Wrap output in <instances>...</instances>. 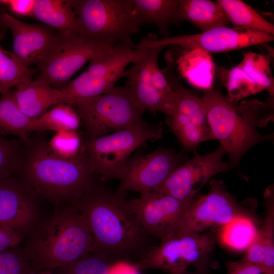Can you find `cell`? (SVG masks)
I'll list each match as a JSON object with an SVG mask.
<instances>
[{"label": "cell", "instance_id": "1", "mask_svg": "<svg viewBox=\"0 0 274 274\" xmlns=\"http://www.w3.org/2000/svg\"><path fill=\"white\" fill-rule=\"evenodd\" d=\"M23 144L19 170L23 182L56 206L71 204L100 184L83 145L77 155L65 158L55 154L42 136H29Z\"/></svg>", "mask_w": 274, "mask_h": 274}, {"label": "cell", "instance_id": "2", "mask_svg": "<svg viewBox=\"0 0 274 274\" xmlns=\"http://www.w3.org/2000/svg\"><path fill=\"white\" fill-rule=\"evenodd\" d=\"M127 201L126 197L100 183L71 203L88 224L93 238L92 253H104L116 260L131 262L130 259H137L136 262L150 248L148 235Z\"/></svg>", "mask_w": 274, "mask_h": 274}, {"label": "cell", "instance_id": "3", "mask_svg": "<svg viewBox=\"0 0 274 274\" xmlns=\"http://www.w3.org/2000/svg\"><path fill=\"white\" fill-rule=\"evenodd\" d=\"M93 238L88 224L70 204L39 224L25 243L23 256L35 271L64 266L91 253Z\"/></svg>", "mask_w": 274, "mask_h": 274}, {"label": "cell", "instance_id": "4", "mask_svg": "<svg viewBox=\"0 0 274 274\" xmlns=\"http://www.w3.org/2000/svg\"><path fill=\"white\" fill-rule=\"evenodd\" d=\"M203 91L201 99L206 116L215 140L228 155L229 169L238 168L242 157L254 146L273 141V133H260L238 104L230 101L218 88Z\"/></svg>", "mask_w": 274, "mask_h": 274}, {"label": "cell", "instance_id": "5", "mask_svg": "<svg viewBox=\"0 0 274 274\" xmlns=\"http://www.w3.org/2000/svg\"><path fill=\"white\" fill-rule=\"evenodd\" d=\"M80 26L79 37L114 45H134L141 25L131 0H70Z\"/></svg>", "mask_w": 274, "mask_h": 274}, {"label": "cell", "instance_id": "6", "mask_svg": "<svg viewBox=\"0 0 274 274\" xmlns=\"http://www.w3.org/2000/svg\"><path fill=\"white\" fill-rule=\"evenodd\" d=\"M69 105L84 124L86 138L147 123L143 118L145 111L135 101L126 85L116 86L107 93L77 100Z\"/></svg>", "mask_w": 274, "mask_h": 274}, {"label": "cell", "instance_id": "7", "mask_svg": "<svg viewBox=\"0 0 274 274\" xmlns=\"http://www.w3.org/2000/svg\"><path fill=\"white\" fill-rule=\"evenodd\" d=\"M161 124L148 123L93 138L83 145L89 162L101 180H119L131 154L148 141L162 138Z\"/></svg>", "mask_w": 274, "mask_h": 274}, {"label": "cell", "instance_id": "8", "mask_svg": "<svg viewBox=\"0 0 274 274\" xmlns=\"http://www.w3.org/2000/svg\"><path fill=\"white\" fill-rule=\"evenodd\" d=\"M216 230L202 233L176 234L150 247L134 264L141 270L158 269L179 274L190 266L209 270L211 254L217 238Z\"/></svg>", "mask_w": 274, "mask_h": 274}, {"label": "cell", "instance_id": "9", "mask_svg": "<svg viewBox=\"0 0 274 274\" xmlns=\"http://www.w3.org/2000/svg\"><path fill=\"white\" fill-rule=\"evenodd\" d=\"M239 219L259 223L255 214L239 203L222 181L212 179L208 192L195 195L189 203L180 220L176 234L216 230Z\"/></svg>", "mask_w": 274, "mask_h": 274}, {"label": "cell", "instance_id": "10", "mask_svg": "<svg viewBox=\"0 0 274 274\" xmlns=\"http://www.w3.org/2000/svg\"><path fill=\"white\" fill-rule=\"evenodd\" d=\"M141 48L121 45L108 47L90 61L86 71L63 89L61 103L73 102L107 93L122 78L126 66L141 55Z\"/></svg>", "mask_w": 274, "mask_h": 274}, {"label": "cell", "instance_id": "11", "mask_svg": "<svg viewBox=\"0 0 274 274\" xmlns=\"http://www.w3.org/2000/svg\"><path fill=\"white\" fill-rule=\"evenodd\" d=\"M113 45H115L98 40H84L72 33L57 32L37 65L39 73L36 80L63 89L87 62Z\"/></svg>", "mask_w": 274, "mask_h": 274}, {"label": "cell", "instance_id": "12", "mask_svg": "<svg viewBox=\"0 0 274 274\" xmlns=\"http://www.w3.org/2000/svg\"><path fill=\"white\" fill-rule=\"evenodd\" d=\"M164 48H141V55L131 67L126 68L122 78L127 79L126 85L145 111L153 113L159 111L168 116L176 93L158 64V56Z\"/></svg>", "mask_w": 274, "mask_h": 274}, {"label": "cell", "instance_id": "13", "mask_svg": "<svg viewBox=\"0 0 274 274\" xmlns=\"http://www.w3.org/2000/svg\"><path fill=\"white\" fill-rule=\"evenodd\" d=\"M273 36L249 28L220 27L199 33L158 39L149 35L135 48L178 45L184 49L199 48L210 52H225L273 41Z\"/></svg>", "mask_w": 274, "mask_h": 274}, {"label": "cell", "instance_id": "14", "mask_svg": "<svg viewBox=\"0 0 274 274\" xmlns=\"http://www.w3.org/2000/svg\"><path fill=\"white\" fill-rule=\"evenodd\" d=\"M163 73L176 93L168 115L171 129L184 149L194 152L201 143L215 140L202 99L184 87L168 69Z\"/></svg>", "mask_w": 274, "mask_h": 274}, {"label": "cell", "instance_id": "15", "mask_svg": "<svg viewBox=\"0 0 274 274\" xmlns=\"http://www.w3.org/2000/svg\"><path fill=\"white\" fill-rule=\"evenodd\" d=\"M182 153L173 149L158 148L145 155L130 157L119 179L115 193L126 197L128 191L150 192L161 185L184 162Z\"/></svg>", "mask_w": 274, "mask_h": 274}, {"label": "cell", "instance_id": "16", "mask_svg": "<svg viewBox=\"0 0 274 274\" xmlns=\"http://www.w3.org/2000/svg\"><path fill=\"white\" fill-rule=\"evenodd\" d=\"M225 154L221 145L206 155L194 151L192 158L177 167L161 185L150 192L182 200H191L214 176L229 169L228 162L223 161Z\"/></svg>", "mask_w": 274, "mask_h": 274}, {"label": "cell", "instance_id": "17", "mask_svg": "<svg viewBox=\"0 0 274 274\" xmlns=\"http://www.w3.org/2000/svg\"><path fill=\"white\" fill-rule=\"evenodd\" d=\"M191 200L148 192L127 202L145 233L161 241L176 234L180 220Z\"/></svg>", "mask_w": 274, "mask_h": 274}, {"label": "cell", "instance_id": "18", "mask_svg": "<svg viewBox=\"0 0 274 274\" xmlns=\"http://www.w3.org/2000/svg\"><path fill=\"white\" fill-rule=\"evenodd\" d=\"M36 194L25 183L12 177L0 181V224L23 237L36 221Z\"/></svg>", "mask_w": 274, "mask_h": 274}, {"label": "cell", "instance_id": "19", "mask_svg": "<svg viewBox=\"0 0 274 274\" xmlns=\"http://www.w3.org/2000/svg\"><path fill=\"white\" fill-rule=\"evenodd\" d=\"M0 26L13 37V54L23 65L38 64L48 51L57 32L46 26L22 22L0 10Z\"/></svg>", "mask_w": 274, "mask_h": 274}, {"label": "cell", "instance_id": "20", "mask_svg": "<svg viewBox=\"0 0 274 274\" xmlns=\"http://www.w3.org/2000/svg\"><path fill=\"white\" fill-rule=\"evenodd\" d=\"M265 215L256 235L242 258L259 266L263 272H274V196L272 186L264 193Z\"/></svg>", "mask_w": 274, "mask_h": 274}, {"label": "cell", "instance_id": "21", "mask_svg": "<svg viewBox=\"0 0 274 274\" xmlns=\"http://www.w3.org/2000/svg\"><path fill=\"white\" fill-rule=\"evenodd\" d=\"M15 94L21 111L31 119L40 117L51 106L61 104L62 89L38 80L30 81L17 86Z\"/></svg>", "mask_w": 274, "mask_h": 274}, {"label": "cell", "instance_id": "22", "mask_svg": "<svg viewBox=\"0 0 274 274\" xmlns=\"http://www.w3.org/2000/svg\"><path fill=\"white\" fill-rule=\"evenodd\" d=\"M176 63L180 75L192 86L203 91L213 87L216 67L209 52L199 48L185 49Z\"/></svg>", "mask_w": 274, "mask_h": 274}, {"label": "cell", "instance_id": "23", "mask_svg": "<svg viewBox=\"0 0 274 274\" xmlns=\"http://www.w3.org/2000/svg\"><path fill=\"white\" fill-rule=\"evenodd\" d=\"M141 25H156L161 33L167 37L169 27L182 22L179 0H131Z\"/></svg>", "mask_w": 274, "mask_h": 274}, {"label": "cell", "instance_id": "24", "mask_svg": "<svg viewBox=\"0 0 274 274\" xmlns=\"http://www.w3.org/2000/svg\"><path fill=\"white\" fill-rule=\"evenodd\" d=\"M33 17L58 32L79 37L78 19L69 1L36 0Z\"/></svg>", "mask_w": 274, "mask_h": 274}, {"label": "cell", "instance_id": "25", "mask_svg": "<svg viewBox=\"0 0 274 274\" xmlns=\"http://www.w3.org/2000/svg\"><path fill=\"white\" fill-rule=\"evenodd\" d=\"M181 18L188 21L201 32L220 27H228L226 14L217 1L179 0Z\"/></svg>", "mask_w": 274, "mask_h": 274}, {"label": "cell", "instance_id": "26", "mask_svg": "<svg viewBox=\"0 0 274 274\" xmlns=\"http://www.w3.org/2000/svg\"><path fill=\"white\" fill-rule=\"evenodd\" d=\"M34 119L26 116L19 108L15 91L10 90L0 98V134L12 135L23 143L33 131Z\"/></svg>", "mask_w": 274, "mask_h": 274}, {"label": "cell", "instance_id": "27", "mask_svg": "<svg viewBox=\"0 0 274 274\" xmlns=\"http://www.w3.org/2000/svg\"><path fill=\"white\" fill-rule=\"evenodd\" d=\"M229 23L235 28H245L274 35V25L251 6L241 0H217Z\"/></svg>", "mask_w": 274, "mask_h": 274}, {"label": "cell", "instance_id": "28", "mask_svg": "<svg viewBox=\"0 0 274 274\" xmlns=\"http://www.w3.org/2000/svg\"><path fill=\"white\" fill-rule=\"evenodd\" d=\"M216 73L226 89L227 99L234 104L264 90L237 65L230 70L219 66Z\"/></svg>", "mask_w": 274, "mask_h": 274}, {"label": "cell", "instance_id": "29", "mask_svg": "<svg viewBox=\"0 0 274 274\" xmlns=\"http://www.w3.org/2000/svg\"><path fill=\"white\" fill-rule=\"evenodd\" d=\"M81 122L78 114L71 105L61 103L40 117L34 119L33 131H77Z\"/></svg>", "mask_w": 274, "mask_h": 274}, {"label": "cell", "instance_id": "30", "mask_svg": "<svg viewBox=\"0 0 274 274\" xmlns=\"http://www.w3.org/2000/svg\"><path fill=\"white\" fill-rule=\"evenodd\" d=\"M272 55L249 51L243 54V58L237 65L254 82L266 90L270 97L274 95V79L270 70Z\"/></svg>", "mask_w": 274, "mask_h": 274}, {"label": "cell", "instance_id": "31", "mask_svg": "<svg viewBox=\"0 0 274 274\" xmlns=\"http://www.w3.org/2000/svg\"><path fill=\"white\" fill-rule=\"evenodd\" d=\"M34 70L23 65L13 53L0 47V94L32 80Z\"/></svg>", "mask_w": 274, "mask_h": 274}, {"label": "cell", "instance_id": "32", "mask_svg": "<svg viewBox=\"0 0 274 274\" xmlns=\"http://www.w3.org/2000/svg\"><path fill=\"white\" fill-rule=\"evenodd\" d=\"M257 225L250 220L237 219L218 229V236L223 244L232 249H247L256 235Z\"/></svg>", "mask_w": 274, "mask_h": 274}, {"label": "cell", "instance_id": "33", "mask_svg": "<svg viewBox=\"0 0 274 274\" xmlns=\"http://www.w3.org/2000/svg\"><path fill=\"white\" fill-rule=\"evenodd\" d=\"M101 253H90L69 264L52 269L54 274H109L117 261Z\"/></svg>", "mask_w": 274, "mask_h": 274}, {"label": "cell", "instance_id": "34", "mask_svg": "<svg viewBox=\"0 0 274 274\" xmlns=\"http://www.w3.org/2000/svg\"><path fill=\"white\" fill-rule=\"evenodd\" d=\"M0 134V181L19 172L22 164L24 147L18 140H9Z\"/></svg>", "mask_w": 274, "mask_h": 274}, {"label": "cell", "instance_id": "35", "mask_svg": "<svg viewBox=\"0 0 274 274\" xmlns=\"http://www.w3.org/2000/svg\"><path fill=\"white\" fill-rule=\"evenodd\" d=\"M49 145L57 155L70 158L77 155L82 149L80 138L77 131L64 130L56 132Z\"/></svg>", "mask_w": 274, "mask_h": 274}, {"label": "cell", "instance_id": "36", "mask_svg": "<svg viewBox=\"0 0 274 274\" xmlns=\"http://www.w3.org/2000/svg\"><path fill=\"white\" fill-rule=\"evenodd\" d=\"M34 271L22 252L10 250L0 252V274H29Z\"/></svg>", "mask_w": 274, "mask_h": 274}, {"label": "cell", "instance_id": "37", "mask_svg": "<svg viewBox=\"0 0 274 274\" xmlns=\"http://www.w3.org/2000/svg\"><path fill=\"white\" fill-rule=\"evenodd\" d=\"M227 274H264L257 265L242 259L236 261H225Z\"/></svg>", "mask_w": 274, "mask_h": 274}, {"label": "cell", "instance_id": "38", "mask_svg": "<svg viewBox=\"0 0 274 274\" xmlns=\"http://www.w3.org/2000/svg\"><path fill=\"white\" fill-rule=\"evenodd\" d=\"M14 14L23 16H33L36 0H1Z\"/></svg>", "mask_w": 274, "mask_h": 274}, {"label": "cell", "instance_id": "39", "mask_svg": "<svg viewBox=\"0 0 274 274\" xmlns=\"http://www.w3.org/2000/svg\"><path fill=\"white\" fill-rule=\"evenodd\" d=\"M22 238L16 232L0 224V252L15 247L22 242Z\"/></svg>", "mask_w": 274, "mask_h": 274}, {"label": "cell", "instance_id": "40", "mask_svg": "<svg viewBox=\"0 0 274 274\" xmlns=\"http://www.w3.org/2000/svg\"><path fill=\"white\" fill-rule=\"evenodd\" d=\"M141 271L130 261L118 260L112 267L109 274H142Z\"/></svg>", "mask_w": 274, "mask_h": 274}, {"label": "cell", "instance_id": "41", "mask_svg": "<svg viewBox=\"0 0 274 274\" xmlns=\"http://www.w3.org/2000/svg\"><path fill=\"white\" fill-rule=\"evenodd\" d=\"M179 274H210V271L195 269V270L194 271H189L186 270Z\"/></svg>", "mask_w": 274, "mask_h": 274}, {"label": "cell", "instance_id": "42", "mask_svg": "<svg viewBox=\"0 0 274 274\" xmlns=\"http://www.w3.org/2000/svg\"><path fill=\"white\" fill-rule=\"evenodd\" d=\"M29 274H54L52 269H44L39 271H34L30 272Z\"/></svg>", "mask_w": 274, "mask_h": 274}, {"label": "cell", "instance_id": "43", "mask_svg": "<svg viewBox=\"0 0 274 274\" xmlns=\"http://www.w3.org/2000/svg\"><path fill=\"white\" fill-rule=\"evenodd\" d=\"M264 274H274V272H271V273H264Z\"/></svg>", "mask_w": 274, "mask_h": 274}, {"label": "cell", "instance_id": "44", "mask_svg": "<svg viewBox=\"0 0 274 274\" xmlns=\"http://www.w3.org/2000/svg\"><path fill=\"white\" fill-rule=\"evenodd\" d=\"M0 4H1V1H0Z\"/></svg>", "mask_w": 274, "mask_h": 274}]
</instances>
